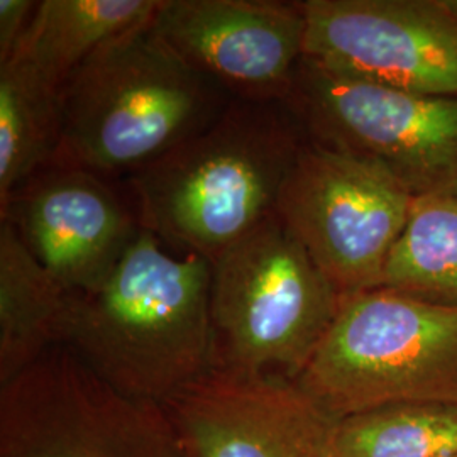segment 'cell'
<instances>
[{"label":"cell","instance_id":"1","mask_svg":"<svg viewBox=\"0 0 457 457\" xmlns=\"http://www.w3.org/2000/svg\"><path fill=\"white\" fill-rule=\"evenodd\" d=\"M212 264L141 228L92 292L71 295L65 344L107 385L163 405L211 371Z\"/></svg>","mask_w":457,"mask_h":457},{"label":"cell","instance_id":"2","mask_svg":"<svg viewBox=\"0 0 457 457\" xmlns=\"http://www.w3.org/2000/svg\"><path fill=\"white\" fill-rule=\"evenodd\" d=\"M305 139L281 104L234 98L207 128L129 177L141 226L212 264L275 213Z\"/></svg>","mask_w":457,"mask_h":457},{"label":"cell","instance_id":"3","mask_svg":"<svg viewBox=\"0 0 457 457\" xmlns=\"http://www.w3.org/2000/svg\"><path fill=\"white\" fill-rule=\"evenodd\" d=\"M222 92L147 21L104 45L60 88L53 164L131 177L215 120L230 104Z\"/></svg>","mask_w":457,"mask_h":457},{"label":"cell","instance_id":"4","mask_svg":"<svg viewBox=\"0 0 457 457\" xmlns=\"http://www.w3.org/2000/svg\"><path fill=\"white\" fill-rule=\"evenodd\" d=\"M296 386L336 420L457 403V307L378 287L345 295Z\"/></svg>","mask_w":457,"mask_h":457},{"label":"cell","instance_id":"5","mask_svg":"<svg viewBox=\"0 0 457 457\" xmlns=\"http://www.w3.org/2000/svg\"><path fill=\"white\" fill-rule=\"evenodd\" d=\"M341 300L277 213L270 215L212 262L211 371L295 383Z\"/></svg>","mask_w":457,"mask_h":457},{"label":"cell","instance_id":"6","mask_svg":"<svg viewBox=\"0 0 457 457\" xmlns=\"http://www.w3.org/2000/svg\"><path fill=\"white\" fill-rule=\"evenodd\" d=\"M307 139L381 166L411 195L457 196V97L296 66L281 104Z\"/></svg>","mask_w":457,"mask_h":457},{"label":"cell","instance_id":"7","mask_svg":"<svg viewBox=\"0 0 457 457\" xmlns=\"http://www.w3.org/2000/svg\"><path fill=\"white\" fill-rule=\"evenodd\" d=\"M413 202L381 166L305 139L275 213L345 296L381 285Z\"/></svg>","mask_w":457,"mask_h":457},{"label":"cell","instance_id":"8","mask_svg":"<svg viewBox=\"0 0 457 457\" xmlns=\"http://www.w3.org/2000/svg\"><path fill=\"white\" fill-rule=\"evenodd\" d=\"M0 457H180L160 403L126 396L66 345L0 386Z\"/></svg>","mask_w":457,"mask_h":457},{"label":"cell","instance_id":"9","mask_svg":"<svg viewBox=\"0 0 457 457\" xmlns=\"http://www.w3.org/2000/svg\"><path fill=\"white\" fill-rule=\"evenodd\" d=\"M303 60L420 96L457 97V17L444 0H305Z\"/></svg>","mask_w":457,"mask_h":457},{"label":"cell","instance_id":"10","mask_svg":"<svg viewBox=\"0 0 457 457\" xmlns=\"http://www.w3.org/2000/svg\"><path fill=\"white\" fill-rule=\"evenodd\" d=\"M154 31L236 100L283 104L303 58L302 2L162 0Z\"/></svg>","mask_w":457,"mask_h":457},{"label":"cell","instance_id":"11","mask_svg":"<svg viewBox=\"0 0 457 457\" xmlns=\"http://www.w3.org/2000/svg\"><path fill=\"white\" fill-rule=\"evenodd\" d=\"M0 220L70 294L100 287L141 230L132 198L96 171L49 164L0 205Z\"/></svg>","mask_w":457,"mask_h":457},{"label":"cell","instance_id":"12","mask_svg":"<svg viewBox=\"0 0 457 457\" xmlns=\"http://www.w3.org/2000/svg\"><path fill=\"white\" fill-rule=\"evenodd\" d=\"M180 457H332L337 422L296 383L209 371L162 405Z\"/></svg>","mask_w":457,"mask_h":457},{"label":"cell","instance_id":"13","mask_svg":"<svg viewBox=\"0 0 457 457\" xmlns=\"http://www.w3.org/2000/svg\"><path fill=\"white\" fill-rule=\"evenodd\" d=\"M71 295L0 220V386L65 344Z\"/></svg>","mask_w":457,"mask_h":457},{"label":"cell","instance_id":"14","mask_svg":"<svg viewBox=\"0 0 457 457\" xmlns=\"http://www.w3.org/2000/svg\"><path fill=\"white\" fill-rule=\"evenodd\" d=\"M160 2L43 0L11 60L29 66L60 90L104 45L151 21Z\"/></svg>","mask_w":457,"mask_h":457},{"label":"cell","instance_id":"15","mask_svg":"<svg viewBox=\"0 0 457 457\" xmlns=\"http://www.w3.org/2000/svg\"><path fill=\"white\" fill-rule=\"evenodd\" d=\"M60 90L21 62L0 65V205L56 160Z\"/></svg>","mask_w":457,"mask_h":457},{"label":"cell","instance_id":"16","mask_svg":"<svg viewBox=\"0 0 457 457\" xmlns=\"http://www.w3.org/2000/svg\"><path fill=\"white\" fill-rule=\"evenodd\" d=\"M457 307V196H419L381 285Z\"/></svg>","mask_w":457,"mask_h":457},{"label":"cell","instance_id":"17","mask_svg":"<svg viewBox=\"0 0 457 457\" xmlns=\"http://www.w3.org/2000/svg\"><path fill=\"white\" fill-rule=\"evenodd\" d=\"M457 403H398L337 422L332 457H451Z\"/></svg>","mask_w":457,"mask_h":457},{"label":"cell","instance_id":"18","mask_svg":"<svg viewBox=\"0 0 457 457\" xmlns=\"http://www.w3.org/2000/svg\"><path fill=\"white\" fill-rule=\"evenodd\" d=\"M39 2L0 0V65L7 63L28 31Z\"/></svg>","mask_w":457,"mask_h":457},{"label":"cell","instance_id":"19","mask_svg":"<svg viewBox=\"0 0 457 457\" xmlns=\"http://www.w3.org/2000/svg\"><path fill=\"white\" fill-rule=\"evenodd\" d=\"M444 2L449 7V11L457 17V0H444Z\"/></svg>","mask_w":457,"mask_h":457},{"label":"cell","instance_id":"20","mask_svg":"<svg viewBox=\"0 0 457 457\" xmlns=\"http://www.w3.org/2000/svg\"><path fill=\"white\" fill-rule=\"evenodd\" d=\"M451 457H457V454H456V456H451Z\"/></svg>","mask_w":457,"mask_h":457}]
</instances>
